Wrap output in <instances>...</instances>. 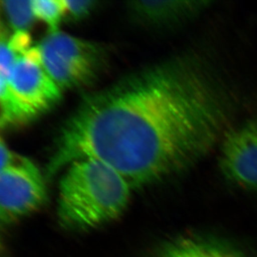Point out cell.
I'll list each match as a JSON object with an SVG mask.
<instances>
[{"mask_svg":"<svg viewBox=\"0 0 257 257\" xmlns=\"http://www.w3.org/2000/svg\"><path fill=\"white\" fill-rule=\"evenodd\" d=\"M235 109L232 87L210 61L171 57L87 95L61 127L48 173L94 158L131 187L159 182L220 145Z\"/></svg>","mask_w":257,"mask_h":257,"instance_id":"1","label":"cell"},{"mask_svg":"<svg viewBox=\"0 0 257 257\" xmlns=\"http://www.w3.org/2000/svg\"><path fill=\"white\" fill-rule=\"evenodd\" d=\"M131 188L121 175L102 161H75L59 183V222L68 230H84L115 220L126 209Z\"/></svg>","mask_w":257,"mask_h":257,"instance_id":"2","label":"cell"},{"mask_svg":"<svg viewBox=\"0 0 257 257\" xmlns=\"http://www.w3.org/2000/svg\"><path fill=\"white\" fill-rule=\"evenodd\" d=\"M38 48L44 69L62 91L92 83L107 62L100 44L63 32H51Z\"/></svg>","mask_w":257,"mask_h":257,"instance_id":"3","label":"cell"},{"mask_svg":"<svg viewBox=\"0 0 257 257\" xmlns=\"http://www.w3.org/2000/svg\"><path fill=\"white\" fill-rule=\"evenodd\" d=\"M47 200L46 186L39 168L28 158L14 153L0 174V219L15 223L41 208Z\"/></svg>","mask_w":257,"mask_h":257,"instance_id":"4","label":"cell"},{"mask_svg":"<svg viewBox=\"0 0 257 257\" xmlns=\"http://www.w3.org/2000/svg\"><path fill=\"white\" fill-rule=\"evenodd\" d=\"M6 79L30 120L51 109L62 97L63 91L42 64L38 46L19 58Z\"/></svg>","mask_w":257,"mask_h":257,"instance_id":"5","label":"cell"},{"mask_svg":"<svg viewBox=\"0 0 257 257\" xmlns=\"http://www.w3.org/2000/svg\"><path fill=\"white\" fill-rule=\"evenodd\" d=\"M219 167L226 179L257 190V120L231 126L220 143Z\"/></svg>","mask_w":257,"mask_h":257,"instance_id":"6","label":"cell"},{"mask_svg":"<svg viewBox=\"0 0 257 257\" xmlns=\"http://www.w3.org/2000/svg\"><path fill=\"white\" fill-rule=\"evenodd\" d=\"M211 4L193 0H139L126 3V8L139 22L163 27L192 20Z\"/></svg>","mask_w":257,"mask_h":257,"instance_id":"7","label":"cell"},{"mask_svg":"<svg viewBox=\"0 0 257 257\" xmlns=\"http://www.w3.org/2000/svg\"><path fill=\"white\" fill-rule=\"evenodd\" d=\"M156 257H247L227 240L213 235L189 234L168 240Z\"/></svg>","mask_w":257,"mask_h":257,"instance_id":"8","label":"cell"},{"mask_svg":"<svg viewBox=\"0 0 257 257\" xmlns=\"http://www.w3.org/2000/svg\"><path fill=\"white\" fill-rule=\"evenodd\" d=\"M0 104L2 127L25 123L30 120L3 76H0Z\"/></svg>","mask_w":257,"mask_h":257,"instance_id":"9","label":"cell"},{"mask_svg":"<svg viewBox=\"0 0 257 257\" xmlns=\"http://www.w3.org/2000/svg\"><path fill=\"white\" fill-rule=\"evenodd\" d=\"M1 5L15 32H27L36 19L33 0H2Z\"/></svg>","mask_w":257,"mask_h":257,"instance_id":"10","label":"cell"},{"mask_svg":"<svg viewBox=\"0 0 257 257\" xmlns=\"http://www.w3.org/2000/svg\"><path fill=\"white\" fill-rule=\"evenodd\" d=\"M33 5L36 19L45 23L50 32L58 31V25L65 15L63 0H33Z\"/></svg>","mask_w":257,"mask_h":257,"instance_id":"11","label":"cell"},{"mask_svg":"<svg viewBox=\"0 0 257 257\" xmlns=\"http://www.w3.org/2000/svg\"><path fill=\"white\" fill-rule=\"evenodd\" d=\"M18 54L8 41L7 35L5 34L4 29L1 32V44H0V76L8 78L15 67V63L20 58Z\"/></svg>","mask_w":257,"mask_h":257,"instance_id":"12","label":"cell"},{"mask_svg":"<svg viewBox=\"0 0 257 257\" xmlns=\"http://www.w3.org/2000/svg\"><path fill=\"white\" fill-rule=\"evenodd\" d=\"M65 15L73 20H83L92 13L98 4L95 0H63Z\"/></svg>","mask_w":257,"mask_h":257,"instance_id":"13","label":"cell"}]
</instances>
